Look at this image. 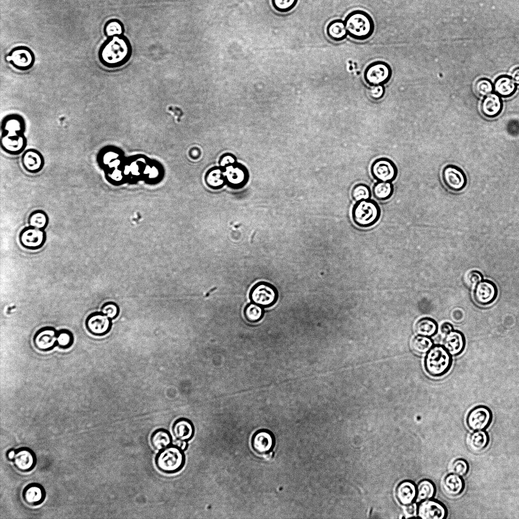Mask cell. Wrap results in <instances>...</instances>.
<instances>
[{
  "label": "cell",
  "mask_w": 519,
  "mask_h": 519,
  "mask_svg": "<svg viewBox=\"0 0 519 519\" xmlns=\"http://www.w3.org/2000/svg\"><path fill=\"white\" fill-rule=\"evenodd\" d=\"M129 50L128 42L121 35L107 38L99 48L98 58L106 67H119L126 61Z\"/></svg>",
  "instance_id": "obj_1"
},
{
  "label": "cell",
  "mask_w": 519,
  "mask_h": 519,
  "mask_svg": "<svg viewBox=\"0 0 519 519\" xmlns=\"http://www.w3.org/2000/svg\"><path fill=\"white\" fill-rule=\"evenodd\" d=\"M348 35L352 39L363 41L373 34L375 23L372 16L366 12L356 10L349 13L344 20Z\"/></svg>",
  "instance_id": "obj_2"
},
{
  "label": "cell",
  "mask_w": 519,
  "mask_h": 519,
  "mask_svg": "<svg viewBox=\"0 0 519 519\" xmlns=\"http://www.w3.org/2000/svg\"><path fill=\"white\" fill-rule=\"evenodd\" d=\"M452 356L443 345H434L425 357L424 367L426 371L433 377L444 376L452 366Z\"/></svg>",
  "instance_id": "obj_3"
},
{
  "label": "cell",
  "mask_w": 519,
  "mask_h": 519,
  "mask_svg": "<svg viewBox=\"0 0 519 519\" xmlns=\"http://www.w3.org/2000/svg\"><path fill=\"white\" fill-rule=\"evenodd\" d=\"M381 210L380 206L372 199L356 202L352 210L354 224L359 227L367 228L375 225L380 219Z\"/></svg>",
  "instance_id": "obj_4"
},
{
  "label": "cell",
  "mask_w": 519,
  "mask_h": 519,
  "mask_svg": "<svg viewBox=\"0 0 519 519\" xmlns=\"http://www.w3.org/2000/svg\"><path fill=\"white\" fill-rule=\"evenodd\" d=\"M184 455L182 451L177 446H169L157 455L156 463L158 468L166 473L179 471L184 465Z\"/></svg>",
  "instance_id": "obj_5"
},
{
  "label": "cell",
  "mask_w": 519,
  "mask_h": 519,
  "mask_svg": "<svg viewBox=\"0 0 519 519\" xmlns=\"http://www.w3.org/2000/svg\"><path fill=\"white\" fill-rule=\"evenodd\" d=\"M392 75L391 66L386 62L377 60L369 63L365 68L363 78L370 86L384 85L389 82Z\"/></svg>",
  "instance_id": "obj_6"
},
{
  "label": "cell",
  "mask_w": 519,
  "mask_h": 519,
  "mask_svg": "<svg viewBox=\"0 0 519 519\" xmlns=\"http://www.w3.org/2000/svg\"><path fill=\"white\" fill-rule=\"evenodd\" d=\"M0 128L1 136L13 140H19L25 135L26 121L19 114H9L2 119Z\"/></svg>",
  "instance_id": "obj_7"
},
{
  "label": "cell",
  "mask_w": 519,
  "mask_h": 519,
  "mask_svg": "<svg viewBox=\"0 0 519 519\" xmlns=\"http://www.w3.org/2000/svg\"><path fill=\"white\" fill-rule=\"evenodd\" d=\"M6 60L15 69L23 71L33 66L35 57L29 47L21 45L13 48L7 54Z\"/></svg>",
  "instance_id": "obj_8"
},
{
  "label": "cell",
  "mask_w": 519,
  "mask_h": 519,
  "mask_svg": "<svg viewBox=\"0 0 519 519\" xmlns=\"http://www.w3.org/2000/svg\"><path fill=\"white\" fill-rule=\"evenodd\" d=\"M278 291L271 284L261 281L256 283L249 292L250 300L261 307H270L277 301Z\"/></svg>",
  "instance_id": "obj_9"
},
{
  "label": "cell",
  "mask_w": 519,
  "mask_h": 519,
  "mask_svg": "<svg viewBox=\"0 0 519 519\" xmlns=\"http://www.w3.org/2000/svg\"><path fill=\"white\" fill-rule=\"evenodd\" d=\"M441 178L445 187L449 190L459 192L466 186L467 179L464 171L453 164L445 166L442 170Z\"/></svg>",
  "instance_id": "obj_10"
},
{
  "label": "cell",
  "mask_w": 519,
  "mask_h": 519,
  "mask_svg": "<svg viewBox=\"0 0 519 519\" xmlns=\"http://www.w3.org/2000/svg\"><path fill=\"white\" fill-rule=\"evenodd\" d=\"M370 173L378 181L392 182L397 177L398 169L395 164L385 157L376 159L370 168Z\"/></svg>",
  "instance_id": "obj_11"
},
{
  "label": "cell",
  "mask_w": 519,
  "mask_h": 519,
  "mask_svg": "<svg viewBox=\"0 0 519 519\" xmlns=\"http://www.w3.org/2000/svg\"><path fill=\"white\" fill-rule=\"evenodd\" d=\"M492 420L493 414L490 408L479 405L469 412L466 423L469 428L473 431L485 430L489 427Z\"/></svg>",
  "instance_id": "obj_12"
},
{
  "label": "cell",
  "mask_w": 519,
  "mask_h": 519,
  "mask_svg": "<svg viewBox=\"0 0 519 519\" xmlns=\"http://www.w3.org/2000/svg\"><path fill=\"white\" fill-rule=\"evenodd\" d=\"M47 239L45 230L27 226L23 228L19 234L21 246L28 250H36L43 247Z\"/></svg>",
  "instance_id": "obj_13"
},
{
  "label": "cell",
  "mask_w": 519,
  "mask_h": 519,
  "mask_svg": "<svg viewBox=\"0 0 519 519\" xmlns=\"http://www.w3.org/2000/svg\"><path fill=\"white\" fill-rule=\"evenodd\" d=\"M417 515L423 519H446L448 510L442 502L432 498L420 502Z\"/></svg>",
  "instance_id": "obj_14"
},
{
  "label": "cell",
  "mask_w": 519,
  "mask_h": 519,
  "mask_svg": "<svg viewBox=\"0 0 519 519\" xmlns=\"http://www.w3.org/2000/svg\"><path fill=\"white\" fill-rule=\"evenodd\" d=\"M498 295L496 285L492 281L483 279L475 286L473 292L474 301L478 305L486 306L493 303Z\"/></svg>",
  "instance_id": "obj_15"
},
{
  "label": "cell",
  "mask_w": 519,
  "mask_h": 519,
  "mask_svg": "<svg viewBox=\"0 0 519 519\" xmlns=\"http://www.w3.org/2000/svg\"><path fill=\"white\" fill-rule=\"evenodd\" d=\"M85 325L91 334L102 336L110 331L112 325V319L101 312H94L88 316Z\"/></svg>",
  "instance_id": "obj_16"
},
{
  "label": "cell",
  "mask_w": 519,
  "mask_h": 519,
  "mask_svg": "<svg viewBox=\"0 0 519 519\" xmlns=\"http://www.w3.org/2000/svg\"><path fill=\"white\" fill-rule=\"evenodd\" d=\"M21 163L23 169L27 172L37 174L44 169L45 160L40 151L35 148H29L22 153Z\"/></svg>",
  "instance_id": "obj_17"
},
{
  "label": "cell",
  "mask_w": 519,
  "mask_h": 519,
  "mask_svg": "<svg viewBox=\"0 0 519 519\" xmlns=\"http://www.w3.org/2000/svg\"><path fill=\"white\" fill-rule=\"evenodd\" d=\"M57 331L53 327L46 326L39 329L34 334L33 342L36 349L49 351L57 345Z\"/></svg>",
  "instance_id": "obj_18"
},
{
  "label": "cell",
  "mask_w": 519,
  "mask_h": 519,
  "mask_svg": "<svg viewBox=\"0 0 519 519\" xmlns=\"http://www.w3.org/2000/svg\"><path fill=\"white\" fill-rule=\"evenodd\" d=\"M252 444L257 453L263 455L264 457L269 459L273 453L271 451L274 446V441L272 435L266 431H260L256 433L252 438Z\"/></svg>",
  "instance_id": "obj_19"
},
{
  "label": "cell",
  "mask_w": 519,
  "mask_h": 519,
  "mask_svg": "<svg viewBox=\"0 0 519 519\" xmlns=\"http://www.w3.org/2000/svg\"><path fill=\"white\" fill-rule=\"evenodd\" d=\"M442 345L452 356H459L465 348V336L461 331L453 329L446 335Z\"/></svg>",
  "instance_id": "obj_20"
},
{
  "label": "cell",
  "mask_w": 519,
  "mask_h": 519,
  "mask_svg": "<svg viewBox=\"0 0 519 519\" xmlns=\"http://www.w3.org/2000/svg\"><path fill=\"white\" fill-rule=\"evenodd\" d=\"M503 106L501 97L495 93H492L485 97L481 103L480 109L485 117L494 118L501 113Z\"/></svg>",
  "instance_id": "obj_21"
},
{
  "label": "cell",
  "mask_w": 519,
  "mask_h": 519,
  "mask_svg": "<svg viewBox=\"0 0 519 519\" xmlns=\"http://www.w3.org/2000/svg\"><path fill=\"white\" fill-rule=\"evenodd\" d=\"M442 486L443 491L448 496L455 497L463 492L465 484L462 476L452 472L444 477Z\"/></svg>",
  "instance_id": "obj_22"
},
{
  "label": "cell",
  "mask_w": 519,
  "mask_h": 519,
  "mask_svg": "<svg viewBox=\"0 0 519 519\" xmlns=\"http://www.w3.org/2000/svg\"><path fill=\"white\" fill-rule=\"evenodd\" d=\"M493 86L494 93L505 98L512 96L517 90V86L511 78L504 75L496 79Z\"/></svg>",
  "instance_id": "obj_23"
},
{
  "label": "cell",
  "mask_w": 519,
  "mask_h": 519,
  "mask_svg": "<svg viewBox=\"0 0 519 519\" xmlns=\"http://www.w3.org/2000/svg\"><path fill=\"white\" fill-rule=\"evenodd\" d=\"M27 139L26 136L19 140H13L4 136H1L0 145L1 149L6 154L16 156L23 153L27 146Z\"/></svg>",
  "instance_id": "obj_24"
},
{
  "label": "cell",
  "mask_w": 519,
  "mask_h": 519,
  "mask_svg": "<svg viewBox=\"0 0 519 519\" xmlns=\"http://www.w3.org/2000/svg\"><path fill=\"white\" fill-rule=\"evenodd\" d=\"M396 495L398 500L403 505L412 503L416 499L417 487L412 481H404L398 486Z\"/></svg>",
  "instance_id": "obj_25"
},
{
  "label": "cell",
  "mask_w": 519,
  "mask_h": 519,
  "mask_svg": "<svg viewBox=\"0 0 519 519\" xmlns=\"http://www.w3.org/2000/svg\"><path fill=\"white\" fill-rule=\"evenodd\" d=\"M114 149L112 146L106 145L101 147L97 153L96 163L103 171L113 167L115 164V159L117 155Z\"/></svg>",
  "instance_id": "obj_26"
},
{
  "label": "cell",
  "mask_w": 519,
  "mask_h": 519,
  "mask_svg": "<svg viewBox=\"0 0 519 519\" xmlns=\"http://www.w3.org/2000/svg\"><path fill=\"white\" fill-rule=\"evenodd\" d=\"M326 33L329 39L336 42L343 41L348 35L344 21L340 19L332 20L328 23Z\"/></svg>",
  "instance_id": "obj_27"
},
{
  "label": "cell",
  "mask_w": 519,
  "mask_h": 519,
  "mask_svg": "<svg viewBox=\"0 0 519 519\" xmlns=\"http://www.w3.org/2000/svg\"><path fill=\"white\" fill-rule=\"evenodd\" d=\"M172 431L177 439L187 441L192 438L194 428L190 420L180 419L175 422L172 427Z\"/></svg>",
  "instance_id": "obj_28"
},
{
  "label": "cell",
  "mask_w": 519,
  "mask_h": 519,
  "mask_svg": "<svg viewBox=\"0 0 519 519\" xmlns=\"http://www.w3.org/2000/svg\"><path fill=\"white\" fill-rule=\"evenodd\" d=\"M489 442V435L485 430L474 431L469 436L468 445L472 451L479 452L488 446Z\"/></svg>",
  "instance_id": "obj_29"
},
{
  "label": "cell",
  "mask_w": 519,
  "mask_h": 519,
  "mask_svg": "<svg viewBox=\"0 0 519 519\" xmlns=\"http://www.w3.org/2000/svg\"><path fill=\"white\" fill-rule=\"evenodd\" d=\"M436 492L435 484L431 480L423 479L419 482L417 486L416 501L421 502L432 499L435 496Z\"/></svg>",
  "instance_id": "obj_30"
},
{
  "label": "cell",
  "mask_w": 519,
  "mask_h": 519,
  "mask_svg": "<svg viewBox=\"0 0 519 519\" xmlns=\"http://www.w3.org/2000/svg\"><path fill=\"white\" fill-rule=\"evenodd\" d=\"M438 329V324L435 320L430 317L420 319L415 325V331L418 335L430 338L437 333Z\"/></svg>",
  "instance_id": "obj_31"
},
{
  "label": "cell",
  "mask_w": 519,
  "mask_h": 519,
  "mask_svg": "<svg viewBox=\"0 0 519 519\" xmlns=\"http://www.w3.org/2000/svg\"><path fill=\"white\" fill-rule=\"evenodd\" d=\"M394 193V187L390 182L378 181L373 189V193L376 199L380 201L389 199Z\"/></svg>",
  "instance_id": "obj_32"
},
{
  "label": "cell",
  "mask_w": 519,
  "mask_h": 519,
  "mask_svg": "<svg viewBox=\"0 0 519 519\" xmlns=\"http://www.w3.org/2000/svg\"><path fill=\"white\" fill-rule=\"evenodd\" d=\"M433 345V341L430 337L419 335L412 340L411 347L414 352L423 355L427 353Z\"/></svg>",
  "instance_id": "obj_33"
},
{
  "label": "cell",
  "mask_w": 519,
  "mask_h": 519,
  "mask_svg": "<svg viewBox=\"0 0 519 519\" xmlns=\"http://www.w3.org/2000/svg\"><path fill=\"white\" fill-rule=\"evenodd\" d=\"M49 221L47 213L41 209H36L31 211L27 219L29 226L42 230H45L47 227Z\"/></svg>",
  "instance_id": "obj_34"
},
{
  "label": "cell",
  "mask_w": 519,
  "mask_h": 519,
  "mask_svg": "<svg viewBox=\"0 0 519 519\" xmlns=\"http://www.w3.org/2000/svg\"><path fill=\"white\" fill-rule=\"evenodd\" d=\"M151 440L154 448L161 451L170 445L172 439L167 431L164 429H158L152 434Z\"/></svg>",
  "instance_id": "obj_35"
},
{
  "label": "cell",
  "mask_w": 519,
  "mask_h": 519,
  "mask_svg": "<svg viewBox=\"0 0 519 519\" xmlns=\"http://www.w3.org/2000/svg\"><path fill=\"white\" fill-rule=\"evenodd\" d=\"M351 196L356 202L370 199L371 191L368 186L360 183L355 184L351 190Z\"/></svg>",
  "instance_id": "obj_36"
},
{
  "label": "cell",
  "mask_w": 519,
  "mask_h": 519,
  "mask_svg": "<svg viewBox=\"0 0 519 519\" xmlns=\"http://www.w3.org/2000/svg\"><path fill=\"white\" fill-rule=\"evenodd\" d=\"M263 313L262 307L255 303L247 305L244 310L245 318L251 322L259 321L262 318Z\"/></svg>",
  "instance_id": "obj_37"
},
{
  "label": "cell",
  "mask_w": 519,
  "mask_h": 519,
  "mask_svg": "<svg viewBox=\"0 0 519 519\" xmlns=\"http://www.w3.org/2000/svg\"><path fill=\"white\" fill-rule=\"evenodd\" d=\"M476 93L480 97H486L493 93L494 86L491 80L487 78L479 79L474 85Z\"/></svg>",
  "instance_id": "obj_38"
},
{
  "label": "cell",
  "mask_w": 519,
  "mask_h": 519,
  "mask_svg": "<svg viewBox=\"0 0 519 519\" xmlns=\"http://www.w3.org/2000/svg\"><path fill=\"white\" fill-rule=\"evenodd\" d=\"M73 341V333L68 329H61L57 331V343L60 348L66 349L70 348Z\"/></svg>",
  "instance_id": "obj_39"
},
{
  "label": "cell",
  "mask_w": 519,
  "mask_h": 519,
  "mask_svg": "<svg viewBox=\"0 0 519 519\" xmlns=\"http://www.w3.org/2000/svg\"><path fill=\"white\" fill-rule=\"evenodd\" d=\"M123 31L122 23L117 19L108 20L104 25L103 32L107 38L121 35Z\"/></svg>",
  "instance_id": "obj_40"
},
{
  "label": "cell",
  "mask_w": 519,
  "mask_h": 519,
  "mask_svg": "<svg viewBox=\"0 0 519 519\" xmlns=\"http://www.w3.org/2000/svg\"><path fill=\"white\" fill-rule=\"evenodd\" d=\"M298 2V0H271L274 9L282 13L292 10L296 5Z\"/></svg>",
  "instance_id": "obj_41"
},
{
  "label": "cell",
  "mask_w": 519,
  "mask_h": 519,
  "mask_svg": "<svg viewBox=\"0 0 519 519\" xmlns=\"http://www.w3.org/2000/svg\"><path fill=\"white\" fill-rule=\"evenodd\" d=\"M469 470V463L463 458L456 459L451 465L452 472L462 477L465 476L468 473Z\"/></svg>",
  "instance_id": "obj_42"
},
{
  "label": "cell",
  "mask_w": 519,
  "mask_h": 519,
  "mask_svg": "<svg viewBox=\"0 0 519 519\" xmlns=\"http://www.w3.org/2000/svg\"><path fill=\"white\" fill-rule=\"evenodd\" d=\"M15 462L20 468L27 469L32 464L31 456L26 451L19 452L16 456Z\"/></svg>",
  "instance_id": "obj_43"
},
{
  "label": "cell",
  "mask_w": 519,
  "mask_h": 519,
  "mask_svg": "<svg viewBox=\"0 0 519 519\" xmlns=\"http://www.w3.org/2000/svg\"><path fill=\"white\" fill-rule=\"evenodd\" d=\"M101 312L111 319H115L119 314V308L113 302L105 303L101 307Z\"/></svg>",
  "instance_id": "obj_44"
},
{
  "label": "cell",
  "mask_w": 519,
  "mask_h": 519,
  "mask_svg": "<svg viewBox=\"0 0 519 519\" xmlns=\"http://www.w3.org/2000/svg\"><path fill=\"white\" fill-rule=\"evenodd\" d=\"M385 93V88L384 85L371 86L368 91L369 97L375 100H379L382 99Z\"/></svg>",
  "instance_id": "obj_45"
},
{
  "label": "cell",
  "mask_w": 519,
  "mask_h": 519,
  "mask_svg": "<svg viewBox=\"0 0 519 519\" xmlns=\"http://www.w3.org/2000/svg\"><path fill=\"white\" fill-rule=\"evenodd\" d=\"M483 279V275L480 272L477 270H473L468 274L466 277V282L468 283V285L473 287L475 286L478 282Z\"/></svg>",
  "instance_id": "obj_46"
},
{
  "label": "cell",
  "mask_w": 519,
  "mask_h": 519,
  "mask_svg": "<svg viewBox=\"0 0 519 519\" xmlns=\"http://www.w3.org/2000/svg\"><path fill=\"white\" fill-rule=\"evenodd\" d=\"M41 491L38 488L32 487L27 490L26 493V498L29 502H35L39 501L41 498Z\"/></svg>",
  "instance_id": "obj_47"
},
{
  "label": "cell",
  "mask_w": 519,
  "mask_h": 519,
  "mask_svg": "<svg viewBox=\"0 0 519 519\" xmlns=\"http://www.w3.org/2000/svg\"><path fill=\"white\" fill-rule=\"evenodd\" d=\"M417 509L418 507L416 504L412 503L406 505L405 512L409 516H415L417 514Z\"/></svg>",
  "instance_id": "obj_48"
},
{
  "label": "cell",
  "mask_w": 519,
  "mask_h": 519,
  "mask_svg": "<svg viewBox=\"0 0 519 519\" xmlns=\"http://www.w3.org/2000/svg\"><path fill=\"white\" fill-rule=\"evenodd\" d=\"M454 329L453 326L449 322H444L440 326V330L442 333L447 334Z\"/></svg>",
  "instance_id": "obj_49"
},
{
  "label": "cell",
  "mask_w": 519,
  "mask_h": 519,
  "mask_svg": "<svg viewBox=\"0 0 519 519\" xmlns=\"http://www.w3.org/2000/svg\"><path fill=\"white\" fill-rule=\"evenodd\" d=\"M510 77L516 85L519 86V67L513 69Z\"/></svg>",
  "instance_id": "obj_50"
},
{
  "label": "cell",
  "mask_w": 519,
  "mask_h": 519,
  "mask_svg": "<svg viewBox=\"0 0 519 519\" xmlns=\"http://www.w3.org/2000/svg\"><path fill=\"white\" fill-rule=\"evenodd\" d=\"M173 444L178 447L182 451L187 448L188 443L186 440L178 439L175 440Z\"/></svg>",
  "instance_id": "obj_51"
},
{
  "label": "cell",
  "mask_w": 519,
  "mask_h": 519,
  "mask_svg": "<svg viewBox=\"0 0 519 519\" xmlns=\"http://www.w3.org/2000/svg\"><path fill=\"white\" fill-rule=\"evenodd\" d=\"M14 454H15V453H14V451H11V452H10L9 453V458H10V459H12V458H13V457H14Z\"/></svg>",
  "instance_id": "obj_52"
}]
</instances>
